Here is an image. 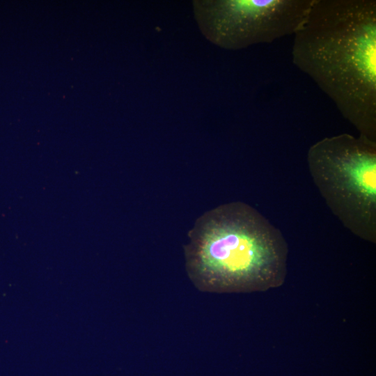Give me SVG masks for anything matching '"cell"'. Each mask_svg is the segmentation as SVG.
Masks as SVG:
<instances>
[{
    "instance_id": "obj_3",
    "label": "cell",
    "mask_w": 376,
    "mask_h": 376,
    "mask_svg": "<svg viewBox=\"0 0 376 376\" xmlns=\"http://www.w3.org/2000/svg\"><path fill=\"white\" fill-rule=\"evenodd\" d=\"M311 176L333 214L356 236L376 242V143L340 134L313 144Z\"/></svg>"
},
{
    "instance_id": "obj_4",
    "label": "cell",
    "mask_w": 376,
    "mask_h": 376,
    "mask_svg": "<svg viewBox=\"0 0 376 376\" xmlns=\"http://www.w3.org/2000/svg\"><path fill=\"white\" fill-rule=\"evenodd\" d=\"M314 0H196L194 17L203 35L218 47L237 50L294 35Z\"/></svg>"
},
{
    "instance_id": "obj_2",
    "label": "cell",
    "mask_w": 376,
    "mask_h": 376,
    "mask_svg": "<svg viewBox=\"0 0 376 376\" xmlns=\"http://www.w3.org/2000/svg\"><path fill=\"white\" fill-rule=\"evenodd\" d=\"M185 246L187 274L198 290L265 291L283 284L288 247L281 230L241 201L200 216Z\"/></svg>"
},
{
    "instance_id": "obj_1",
    "label": "cell",
    "mask_w": 376,
    "mask_h": 376,
    "mask_svg": "<svg viewBox=\"0 0 376 376\" xmlns=\"http://www.w3.org/2000/svg\"><path fill=\"white\" fill-rule=\"evenodd\" d=\"M292 56L359 136L376 143V1L314 0Z\"/></svg>"
}]
</instances>
